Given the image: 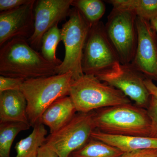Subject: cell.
<instances>
[{"label": "cell", "mask_w": 157, "mask_h": 157, "mask_svg": "<svg viewBox=\"0 0 157 157\" xmlns=\"http://www.w3.org/2000/svg\"><path fill=\"white\" fill-rule=\"evenodd\" d=\"M56 67L24 38H14L1 47V76L26 80L56 75Z\"/></svg>", "instance_id": "obj_1"}, {"label": "cell", "mask_w": 157, "mask_h": 157, "mask_svg": "<svg viewBox=\"0 0 157 157\" xmlns=\"http://www.w3.org/2000/svg\"><path fill=\"white\" fill-rule=\"evenodd\" d=\"M96 129L109 135L150 137L151 121L147 109L131 104L94 111Z\"/></svg>", "instance_id": "obj_2"}, {"label": "cell", "mask_w": 157, "mask_h": 157, "mask_svg": "<svg viewBox=\"0 0 157 157\" xmlns=\"http://www.w3.org/2000/svg\"><path fill=\"white\" fill-rule=\"evenodd\" d=\"M73 81L71 73L25 80L20 90L27 101V113L31 127L40 122L45 109L59 98L69 96Z\"/></svg>", "instance_id": "obj_3"}, {"label": "cell", "mask_w": 157, "mask_h": 157, "mask_svg": "<svg viewBox=\"0 0 157 157\" xmlns=\"http://www.w3.org/2000/svg\"><path fill=\"white\" fill-rule=\"evenodd\" d=\"M69 96L77 112L82 113L132 103L119 90L101 81L96 76L86 74L73 80Z\"/></svg>", "instance_id": "obj_4"}, {"label": "cell", "mask_w": 157, "mask_h": 157, "mask_svg": "<svg viewBox=\"0 0 157 157\" xmlns=\"http://www.w3.org/2000/svg\"><path fill=\"white\" fill-rule=\"evenodd\" d=\"M68 21L62 26V41L65 54L61 64L57 67L56 74L71 73L73 80L84 75L82 68L83 49L91 26L78 10L71 9Z\"/></svg>", "instance_id": "obj_5"}, {"label": "cell", "mask_w": 157, "mask_h": 157, "mask_svg": "<svg viewBox=\"0 0 157 157\" xmlns=\"http://www.w3.org/2000/svg\"><path fill=\"white\" fill-rule=\"evenodd\" d=\"M137 17L133 10L118 7H113L107 17L105 31L121 63H131L135 57L138 39Z\"/></svg>", "instance_id": "obj_6"}, {"label": "cell", "mask_w": 157, "mask_h": 157, "mask_svg": "<svg viewBox=\"0 0 157 157\" xmlns=\"http://www.w3.org/2000/svg\"><path fill=\"white\" fill-rule=\"evenodd\" d=\"M102 21L92 26L87 36L82 55V68L86 75L96 76L112 70L120 63Z\"/></svg>", "instance_id": "obj_7"}, {"label": "cell", "mask_w": 157, "mask_h": 157, "mask_svg": "<svg viewBox=\"0 0 157 157\" xmlns=\"http://www.w3.org/2000/svg\"><path fill=\"white\" fill-rule=\"evenodd\" d=\"M94 113L78 112L64 126L48 135L45 144L59 157H69L91 138L92 134L96 129Z\"/></svg>", "instance_id": "obj_8"}, {"label": "cell", "mask_w": 157, "mask_h": 157, "mask_svg": "<svg viewBox=\"0 0 157 157\" xmlns=\"http://www.w3.org/2000/svg\"><path fill=\"white\" fill-rule=\"evenodd\" d=\"M96 77L120 90L134 101L135 105L147 109L151 98L144 82L147 78L132 63H120L112 70Z\"/></svg>", "instance_id": "obj_9"}, {"label": "cell", "mask_w": 157, "mask_h": 157, "mask_svg": "<svg viewBox=\"0 0 157 157\" xmlns=\"http://www.w3.org/2000/svg\"><path fill=\"white\" fill-rule=\"evenodd\" d=\"M73 0H38L34 7V32L28 42L35 50H40L42 37L56 25L69 17Z\"/></svg>", "instance_id": "obj_10"}, {"label": "cell", "mask_w": 157, "mask_h": 157, "mask_svg": "<svg viewBox=\"0 0 157 157\" xmlns=\"http://www.w3.org/2000/svg\"><path fill=\"white\" fill-rule=\"evenodd\" d=\"M138 39L135 57L132 63L147 78H157V34L150 21L136 19Z\"/></svg>", "instance_id": "obj_11"}, {"label": "cell", "mask_w": 157, "mask_h": 157, "mask_svg": "<svg viewBox=\"0 0 157 157\" xmlns=\"http://www.w3.org/2000/svg\"><path fill=\"white\" fill-rule=\"evenodd\" d=\"M35 0L0 13V46L15 38L28 39L34 32Z\"/></svg>", "instance_id": "obj_12"}, {"label": "cell", "mask_w": 157, "mask_h": 157, "mask_svg": "<svg viewBox=\"0 0 157 157\" xmlns=\"http://www.w3.org/2000/svg\"><path fill=\"white\" fill-rule=\"evenodd\" d=\"M27 107L25 97L20 90L0 93V123L12 122L30 124Z\"/></svg>", "instance_id": "obj_13"}, {"label": "cell", "mask_w": 157, "mask_h": 157, "mask_svg": "<svg viewBox=\"0 0 157 157\" xmlns=\"http://www.w3.org/2000/svg\"><path fill=\"white\" fill-rule=\"evenodd\" d=\"M77 110L70 96L58 99L43 113L40 122L48 127L50 134L58 131L69 123Z\"/></svg>", "instance_id": "obj_14"}, {"label": "cell", "mask_w": 157, "mask_h": 157, "mask_svg": "<svg viewBox=\"0 0 157 157\" xmlns=\"http://www.w3.org/2000/svg\"><path fill=\"white\" fill-rule=\"evenodd\" d=\"M91 138L114 147L124 153L157 149V138L155 137L109 135L95 129L92 134Z\"/></svg>", "instance_id": "obj_15"}, {"label": "cell", "mask_w": 157, "mask_h": 157, "mask_svg": "<svg viewBox=\"0 0 157 157\" xmlns=\"http://www.w3.org/2000/svg\"><path fill=\"white\" fill-rule=\"evenodd\" d=\"M47 131L41 122L36 124L32 133L16 143L14 157H37L39 148L45 143Z\"/></svg>", "instance_id": "obj_16"}, {"label": "cell", "mask_w": 157, "mask_h": 157, "mask_svg": "<svg viewBox=\"0 0 157 157\" xmlns=\"http://www.w3.org/2000/svg\"><path fill=\"white\" fill-rule=\"evenodd\" d=\"M107 2L113 7L133 10L137 17L148 21L157 18V0H109Z\"/></svg>", "instance_id": "obj_17"}, {"label": "cell", "mask_w": 157, "mask_h": 157, "mask_svg": "<svg viewBox=\"0 0 157 157\" xmlns=\"http://www.w3.org/2000/svg\"><path fill=\"white\" fill-rule=\"evenodd\" d=\"M123 153L114 147L91 138L86 144L71 155L73 157H120Z\"/></svg>", "instance_id": "obj_18"}, {"label": "cell", "mask_w": 157, "mask_h": 157, "mask_svg": "<svg viewBox=\"0 0 157 157\" xmlns=\"http://www.w3.org/2000/svg\"><path fill=\"white\" fill-rule=\"evenodd\" d=\"M30 124L21 122L0 123V157H10L13 141L20 132L29 130Z\"/></svg>", "instance_id": "obj_19"}, {"label": "cell", "mask_w": 157, "mask_h": 157, "mask_svg": "<svg viewBox=\"0 0 157 157\" xmlns=\"http://www.w3.org/2000/svg\"><path fill=\"white\" fill-rule=\"evenodd\" d=\"M71 6L79 11L91 26L101 21L106 11L105 4L101 0H73Z\"/></svg>", "instance_id": "obj_20"}, {"label": "cell", "mask_w": 157, "mask_h": 157, "mask_svg": "<svg viewBox=\"0 0 157 157\" xmlns=\"http://www.w3.org/2000/svg\"><path fill=\"white\" fill-rule=\"evenodd\" d=\"M61 41V29L59 28L57 24L47 31L43 36L40 48L41 53L44 58L57 67L62 63V61L56 56L57 47Z\"/></svg>", "instance_id": "obj_21"}, {"label": "cell", "mask_w": 157, "mask_h": 157, "mask_svg": "<svg viewBox=\"0 0 157 157\" xmlns=\"http://www.w3.org/2000/svg\"><path fill=\"white\" fill-rule=\"evenodd\" d=\"M25 79L0 76V93L8 90H20Z\"/></svg>", "instance_id": "obj_22"}, {"label": "cell", "mask_w": 157, "mask_h": 157, "mask_svg": "<svg viewBox=\"0 0 157 157\" xmlns=\"http://www.w3.org/2000/svg\"><path fill=\"white\" fill-rule=\"evenodd\" d=\"M147 109L151 121L150 137L157 138V104L151 98Z\"/></svg>", "instance_id": "obj_23"}, {"label": "cell", "mask_w": 157, "mask_h": 157, "mask_svg": "<svg viewBox=\"0 0 157 157\" xmlns=\"http://www.w3.org/2000/svg\"><path fill=\"white\" fill-rule=\"evenodd\" d=\"M120 157H157V149H146L124 152Z\"/></svg>", "instance_id": "obj_24"}, {"label": "cell", "mask_w": 157, "mask_h": 157, "mask_svg": "<svg viewBox=\"0 0 157 157\" xmlns=\"http://www.w3.org/2000/svg\"><path fill=\"white\" fill-rule=\"evenodd\" d=\"M29 0H0L1 12L10 11L28 2Z\"/></svg>", "instance_id": "obj_25"}, {"label": "cell", "mask_w": 157, "mask_h": 157, "mask_svg": "<svg viewBox=\"0 0 157 157\" xmlns=\"http://www.w3.org/2000/svg\"><path fill=\"white\" fill-rule=\"evenodd\" d=\"M144 82L151 97V99L157 104V86L150 78H146Z\"/></svg>", "instance_id": "obj_26"}, {"label": "cell", "mask_w": 157, "mask_h": 157, "mask_svg": "<svg viewBox=\"0 0 157 157\" xmlns=\"http://www.w3.org/2000/svg\"><path fill=\"white\" fill-rule=\"evenodd\" d=\"M37 157H59L58 155L44 144L40 148Z\"/></svg>", "instance_id": "obj_27"}, {"label": "cell", "mask_w": 157, "mask_h": 157, "mask_svg": "<svg viewBox=\"0 0 157 157\" xmlns=\"http://www.w3.org/2000/svg\"><path fill=\"white\" fill-rule=\"evenodd\" d=\"M150 22L152 27L154 29L157 34V18L152 20Z\"/></svg>", "instance_id": "obj_28"}, {"label": "cell", "mask_w": 157, "mask_h": 157, "mask_svg": "<svg viewBox=\"0 0 157 157\" xmlns=\"http://www.w3.org/2000/svg\"><path fill=\"white\" fill-rule=\"evenodd\" d=\"M69 157H73V156L72 155H70Z\"/></svg>", "instance_id": "obj_29"}, {"label": "cell", "mask_w": 157, "mask_h": 157, "mask_svg": "<svg viewBox=\"0 0 157 157\" xmlns=\"http://www.w3.org/2000/svg\"><path fill=\"white\" fill-rule=\"evenodd\" d=\"M156 81H157V79H156Z\"/></svg>", "instance_id": "obj_30"}]
</instances>
